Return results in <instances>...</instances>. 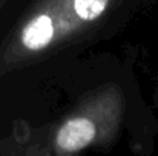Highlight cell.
<instances>
[{
  "label": "cell",
  "mask_w": 158,
  "mask_h": 156,
  "mask_svg": "<svg viewBox=\"0 0 158 156\" xmlns=\"http://www.w3.org/2000/svg\"><path fill=\"white\" fill-rule=\"evenodd\" d=\"M123 0H37L0 49V67L12 70L80 40Z\"/></svg>",
  "instance_id": "1"
},
{
  "label": "cell",
  "mask_w": 158,
  "mask_h": 156,
  "mask_svg": "<svg viewBox=\"0 0 158 156\" xmlns=\"http://www.w3.org/2000/svg\"><path fill=\"white\" fill-rule=\"evenodd\" d=\"M124 115V97L117 86L105 87L86 98L63 118L48 136L42 153L77 155L107 144L120 130Z\"/></svg>",
  "instance_id": "2"
},
{
  "label": "cell",
  "mask_w": 158,
  "mask_h": 156,
  "mask_svg": "<svg viewBox=\"0 0 158 156\" xmlns=\"http://www.w3.org/2000/svg\"><path fill=\"white\" fill-rule=\"evenodd\" d=\"M3 2H5V0H0V5H2V3H3Z\"/></svg>",
  "instance_id": "3"
}]
</instances>
